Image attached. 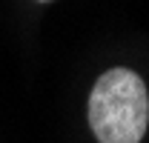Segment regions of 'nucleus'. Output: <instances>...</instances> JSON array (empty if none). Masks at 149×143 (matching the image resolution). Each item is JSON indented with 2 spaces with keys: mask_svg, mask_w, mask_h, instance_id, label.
Wrapping results in <instances>:
<instances>
[{
  "mask_svg": "<svg viewBox=\"0 0 149 143\" xmlns=\"http://www.w3.org/2000/svg\"><path fill=\"white\" fill-rule=\"evenodd\" d=\"M40 3H46V0H40Z\"/></svg>",
  "mask_w": 149,
  "mask_h": 143,
  "instance_id": "nucleus-2",
  "label": "nucleus"
},
{
  "mask_svg": "<svg viewBox=\"0 0 149 143\" xmlns=\"http://www.w3.org/2000/svg\"><path fill=\"white\" fill-rule=\"evenodd\" d=\"M149 123V94L132 69H109L89 94V126L100 143H141Z\"/></svg>",
  "mask_w": 149,
  "mask_h": 143,
  "instance_id": "nucleus-1",
  "label": "nucleus"
}]
</instances>
